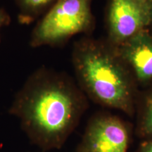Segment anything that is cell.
Instances as JSON below:
<instances>
[{
	"mask_svg": "<svg viewBox=\"0 0 152 152\" xmlns=\"http://www.w3.org/2000/svg\"><path fill=\"white\" fill-rule=\"evenodd\" d=\"M86 108L81 90L42 66L28 76L15 95L9 113L19 120L32 144L48 151L64 146Z\"/></svg>",
	"mask_w": 152,
	"mask_h": 152,
	"instance_id": "cell-1",
	"label": "cell"
},
{
	"mask_svg": "<svg viewBox=\"0 0 152 152\" xmlns=\"http://www.w3.org/2000/svg\"><path fill=\"white\" fill-rule=\"evenodd\" d=\"M73 62L82 90L94 102L132 115L134 93L124 70L111 54L90 39L75 45Z\"/></svg>",
	"mask_w": 152,
	"mask_h": 152,
	"instance_id": "cell-2",
	"label": "cell"
},
{
	"mask_svg": "<svg viewBox=\"0 0 152 152\" xmlns=\"http://www.w3.org/2000/svg\"><path fill=\"white\" fill-rule=\"evenodd\" d=\"M92 0H57L37 20L29 42L32 48L60 46L77 34L92 29Z\"/></svg>",
	"mask_w": 152,
	"mask_h": 152,
	"instance_id": "cell-3",
	"label": "cell"
},
{
	"mask_svg": "<svg viewBox=\"0 0 152 152\" xmlns=\"http://www.w3.org/2000/svg\"><path fill=\"white\" fill-rule=\"evenodd\" d=\"M130 130L125 123L111 115L90 120L76 152H128Z\"/></svg>",
	"mask_w": 152,
	"mask_h": 152,
	"instance_id": "cell-4",
	"label": "cell"
},
{
	"mask_svg": "<svg viewBox=\"0 0 152 152\" xmlns=\"http://www.w3.org/2000/svg\"><path fill=\"white\" fill-rule=\"evenodd\" d=\"M149 21V8L142 0H112L109 23L116 40H128L142 31Z\"/></svg>",
	"mask_w": 152,
	"mask_h": 152,
	"instance_id": "cell-5",
	"label": "cell"
},
{
	"mask_svg": "<svg viewBox=\"0 0 152 152\" xmlns=\"http://www.w3.org/2000/svg\"><path fill=\"white\" fill-rule=\"evenodd\" d=\"M124 47V55L135 72L139 80L152 79V37L141 31L128 40Z\"/></svg>",
	"mask_w": 152,
	"mask_h": 152,
	"instance_id": "cell-6",
	"label": "cell"
},
{
	"mask_svg": "<svg viewBox=\"0 0 152 152\" xmlns=\"http://www.w3.org/2000/svg\"><path fill=\"white\" fill-rule=\"evenodd\" d=\"M18 8V20L21 25H30L39 20L57 0H14Z\"/></svg>",
	"mask_w": 152,
	"mask_h": 152,
	"instance_id": "cell-7",
	"label": "cell"
},
{
	"mask_svg": "<svg viewBox=\"0 0 152 152\" xmlns=\"http://www.w3.org/2000/svg\"><path fill=\"white\" fill-rule=\"evenodd\" d=\"M136 134L142 140L152 137V92L144 99Z\"/></svg>",
	"mask_w": 152,
	"mask_h": 152,
	"instance_id": "cell-8",
	"label": "cell"
},
{
	"mask_svg": "<svg viewBox=\"0 0 152 152\" xmlns=\"http://www.w3.org/2000/svg\"><path fill=\"white\" fill-rule=\"evenodd\" d=\"M11 22L10 15L6 9L0 7V44H1V30L6 26H8Z\"/></svg>",
	"mask_w": 152,
	"mask_h": 152,
	"instance_id": "cell-9",
	"label": "cell"
},
{
	"mask_svg": "<svg viewBox=\"0 0 152 152\" xmlns=\"http://www.w3.org/2000/svg\"><path fill=\"white\" fill-rule=\"evenodd\" d=\"M134 152H152V137L144 140Z\"/></svg>",
	"mask_w": 152,
	"mask_h": 152,
	"instance_id": "cell-10",
	"label": "cell"
}]
</instances>
